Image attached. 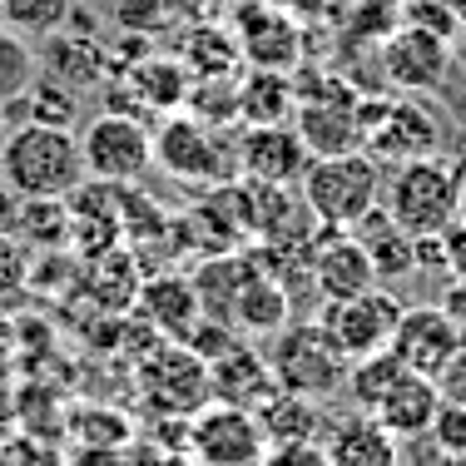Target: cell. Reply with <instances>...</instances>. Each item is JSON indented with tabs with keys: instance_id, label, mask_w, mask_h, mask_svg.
<instances>
[{
	"instance_id": "6da1fadb",
	"label": "cell",
	"mask_w": 466,
	"mask_h": 466,
	"mask_svg": "<svg viewBox=\"0 0 466 466\" xmlns=\"http://www.w3.org/2000/svg\"><path fill=\"white\" fill-rule=\"evenodd\" d=\"M90 179L80 149V129L65 125H35L20 119L0 154V184L15 198H70Z\"/></svg>"
},
{
	"instance_id": "7a4b0ae2",
	"label": "cell",
	"mask_w": 466,
	"mask_h": 466,
	"mask_svg": "<svg viewBox=\"0 0 466 466\" xmlns=\"http://www.w3.org/2000/svg\"><path fill=\"white\" fill-rule=\"evenodd\" d=\"M382 208L412 238H437L447 224L461 218V169L451 159H441V154L397 164V169H387Z\"/></svg>"
},
{
	"instance_id": "3957f363",
	"label": "cell",
	"mask_w": 466,
	"mask_h": 466,
	"mask_svg": "<svg viewBox=\"0 0 466 466\" xmlns=\"http://www.w3.org/2000/svg\"><path fill=\"white\" fill-rule=\"evenodd\" d=\"M154 164L179 184L218 188L238 179V139H224L218 125H204L188 109L154 119Z\"/></svg>"
},
{
	"instance_id": "277c9868",
	"label": "cell",
	"mask_w": 466,
	"mask_h": 466,
	"mask_svg": "<svg viewBox=\"0 0 466 466\" xmlns=\"http://www.w3.org/2000/svg\"><path fill=\"white\" fill-rule=\"evenodd\" d=\"M382 184H387L382 164L368 149H348V154L313 159L298 188H303L308 208L318 214L323 228H352L358 218H368L382 204Z\"/></svg>"
},
{
	"instance_id": "5b68a950",
	"label": "cell",
	"mask_w": 466,
	"mask_h": 466,
	"mask_svg": "<svg viewBox=\"0 0 466 466\" xmlns=\"http://www.w3.org/2000/svg\"><path fill=\"white\" fill-rule=\"evenodd\" d=\"M268 368L279 392H298L313 397V402L342 397V382H348V358L332 352V342L318 332V323H288L268 348Z\"/></svg>"
},
{
	"instance_id": "8992f818",
	"label": "cell",
	"mask_w": 466,
	"mask_h": 466,
	"mask_svg": "<svg viewBox=\"0 0 466 466\" xmlns=\"http://www.w3.org/2000/svg\"><path fill=\"white\" fill-rule=\"evenodd\" d=\"M80 149H85L90 179L125 188L154 169V119L99 109L90 125H80Z\"/></svg>"
},
{
	"instance_id": "52a82bcc",
	"label": "cell",
	"mask_w": 466,
	"mask_h": 466,
	"mask_svg": "<svg viewBox=\"0 0 466 466\" xmlns=\"http://www.w3.org/2000/svg\"><path fill=\"white\" fill-rule=\"evenodd\" d=\"M313 323L332 342V352H342L352 362V358L392 348V332L402 323V298L392 288H372V293H358V298H332V303L318 308Z\"/></svg>"
},
{
	"instance_id": "ba28073f",
	"label": "cell",
	"mask_w": 466,
	"mask_h": 466,
	"mask_svg": "<svg viewBox=\"0 0 466 466\" xmlns=\"http://www.w3.org/2000/svg\"><path fill=\"white\" fill-rule=\"evenodd\" d=\"M184 451L198 466H258L268 451V437H263L258 412L208 402L184 421Z\"/></svg>"
},
{
	"instance_id": "9c48e42d",
	"label": "cell",
	"mask_w": 466,
	"mask_h": 466,
	"mask_svg": "<svg viewBox=\"0 0 466 466\" xmlns=\"http://www.w3.org/2000/svg\"><path fill=\"white\" fill-rule=\"evenodd\" d=\"M139 392L154 412L164 417H194L198 407L214 402V387H208V362L198 352H188L184 342H154L149 358L139 362Z\"/></svg>"
},
{
	"instance_id": "30bf717a",
	"label": "cell",
	"mask_w": 466,
	"mask_h": 466,
	"mask_svg": "<svg viewBox=\"0 0 466 466\" xmlns=\"http://www.w3.org/2000/svg\"><path fill=\"white\" fill-rule=\"evenodd\" d=\"M377 70L392 85V95H437L457 70V50L447 35H431L421 25H397L377 46Z\"/></svg>"
},
{
	"instance_id": "8fae6325",
	"label": "cell",
	"mask_w": 466,
	"mask_h": 466,
	"mask_svg": "<svg viewBox=\"0 0 466 466\" xmlns=\"http://www.w3.org/2000/svg\"><path fill=\"white\" fill-rule=\"evenodd\" d=\"M441 144H447V119L421 95H392L382 119H377L372 135H368V154L382 169H397V164L441 154Z\"/></svg>"
},
{
	"instance_id": "7c38bea8",
	"label": "cell",
	"mask_w": 466,
	"mask_h": 466,
	"mask_svg": "<svg viewBox=\"0 0 466 466\" xmlns=\"http://www.w3.org/2000/svg\"><path fill=\"white\" fill-rule=\"evenodd\" d=\"M228 30L238 35L248 70H298L303 60V20H293L273 0H238L228 15Z\"/></svg>"
},
{
	"instance_id": "4fadbf2b",
	"label": "cell",
	"mask_w": 466,
	"mask_h": 466,
	"mask_svg": "<svg viewBox=\"0 0 466 466\" xmlns=\"http://www.w3.org/2000/svg\"><path fill=\"white\" fill-rule=\"evenodd\" d=\"M308 273H313V288L323 303L332 298H358V293H372V288H382L377 279L368 248L358 243V233L352 228H318L313 238V253H308Z\"/></svg>"
},
{
	"instance_id": "5bb4252c",
	"label": "cell",
	"mask_w": 466,
	"mask_h": 466,
	"mask_svg": "<svg viewBox=\"0 0 466 466\" xmlns=\"http://www.w3.org/2000/svg\"><path fill=\"white\" fill-rule=\"evenodd\" d=\"M308 164H313V154H308L303 135L293 129V119H288V125H243L238 179H248V184H303Z\"/></svg>"
},
{
	"instance_id": "9a60e30c",
	"label": "cell",
	"mask_w": 466,
	"mask_h": 466,
	"mask_svg": "<svg viewBox=\"0 0 466 466\" xmlns=\"http://www.w3.org/2000/svg\"><path fill=\"white\" fill-rule=\"evenodd\" d=\"M461 328L447 318L441 303H412L402 308V323L392 332V352L402 358L407 372H421V377H441L451 358L461 348Z\"/></svg>"
},
{
	"instance_id": "2e32d148",
	"label": "cell",
	"mask_w": 466,
	"mask_h": 466,
	"mask_svg": "<svg viewBox=\"0 0 466 466\" xmlns=\"http://www.w3.org/2000/svg\"><path fill=\"white\" fill-rule=\"evenodd\" d=\"M208 387H214V402L248 407V412H258V407L279 392L273 368H268V352H258L248 338L233 342L218 362H208Z\"/></svg>"
},
{
	"instance_id": "e0dca14e",
	"label": "cell",
	"mask_w": 466,
	"mask_h": 466,
	"mask_svg": "<svg viewBox=\"0 0 466 466\" xmlns=\"http://www.w3.org/2000/svg\"><path fill=\"white\" fill-rule=\"evenodd\" d=\"M135 308L144 323L154 328V338H169V342H184L188 328L204 318L194 279H184V273H154V279H144Z\"/></svg>"
},
{
	"instance_id": "ac0fdd59",
	"label": "cell",
	"mask_w": 466,
	"mask_h": 466,
	"mask_svg": "<svg viewBox=\"0 0 466 466\" xmlns=\"http://www.w3.org/2000/svg\"><path fill=\"white\" fill-rule=\"evenodd\" d=\"M323 441H328L332 466H402V441H397L372 412L332 417Z\"/></svg>"
},
{
	"instance_id": "d6986e66",
	"label": "cell",
	"mask_w": 466,
	"mask_h": 466,
	"mask_svg": "<svg viewBox=\"0 0 466 466\" xmlns=\"http://www.w3.org/2000/svg\"><path fill=\"white\" fill-rule=\"evenodd\" d=\"M437 407H441V387L437 377H421V372H402L392 382V392L377 402V421L392 431L397 441H421L437 421Z\"/></svg>"
},
{
	"instance_id": "ffe728a7",
	"label": "cell",
	"mask_w": 466,
	"mask_h": 466,
	"mask_svg": "<svg viewBox=\"0 0 466 466\" xmlns=\"http://www.w3.org/2000/svg\"><path fill=\"white\" fill-rule=\"evenodd\" d=\"M352 233H358V243L368 248V258H372L382 288H392V283H402V279H412V273H417V238L397 224L382 204H377L368 218H358Z\"/></svg>"
},
{
	"instance_id": "44dd1931",
	"label": "cell",
	"mask_w": 466,
	"mask_h": 466,
	"mask_svg": "<svg viewBox=\"0 0 466 466\" xmlns=\"http://www.w3.org/2000/svg\"><path fill=\"white\" fill-rule=\"evenodd\" d=\"M288 323H293V298H288V288L279 279H268V273L258 268L248 283H243L228 328L238 332V338H248V342H263V338L273 342Z\"/></svg>"
},
{
	"instance_id": "7402d4cb",
	"label": "cell",
	"mask_w": 466,
	"mask_h": 466,
	"mask_svg": "<svg viewBox=\"0 0 466 466\" xmlns=\"http://www.w3.org/2000/svg\"><path fill=\"white\" fill-rule=\"evenodd\" d=\"M258 273V263H253L248 248H233V253H208L204 263H198L188 279H194V293H198V308H204V318H218V323H228L233 318V303H238L243 283Z\"/></svg>"
},
{
	"instance_id": "603a6c76",
	"label": "cell",
	"mask_w": 466,
	"mask_h": 466,
	"mask_svg": "<svg viewBox=\"0 0 466 466\" xmlns=\"http://www.w3.org/2000/svg\"><path fill=\"white\" fill-rule=\"evenodd\" d=\"M129 90H135L144 99V109H149L154 119L174 115V109L188 105V90H194V75H188V65L179 60V55H144L139 65H129L125 70Z\"/></svg>"
},
{
	"instance_id": "cb8c5ba5",
	"label": "cell",
	"mask_w": 466,
	"mask_h": 466,
	"mask_svg": "<svg viewBox=\"0 0 466 466\" xmlns=\"http://www.w3.org/2000/svg\"><path fill=\"white\" fill-rule=\"evenodd\" d=\"M298 109V80L288 70L238 75V129L243 125H288Z\"/></svg>"
},
{
	"instance_id": "d4e9b609",
	"label": "cell",
	"mask_w": 466,
	"mask_h": 466,
	"mask_svg": "<svg viewBox=\"0 0 466 466\" xmlns=\"http://www.w3.org/2000/svg\"><path fill=\"white\" fill-rule=\"evenodd\" d=\"M258 421L268 441H323L332 427L328 402H313V397H298V392H273L258 407Z\"/></svg>"
},
{
	"instance_id": "484cf974",
	"label": "cell",
	"mask_w": 466,
	"mask_h": 466,
	"mask_svg": "<svg viewBox=\"0 0 466 466\" xmlns=\"http://www.w3.org/2000/svg\"><path fill=\"white\" fill-rule=\"evenodd\" d=\"M70 198H20L15 208V238L25 243L30 253H55V248H70Z\"/></svg>"
},
{
	"instance_id": "4316f807",
	"label": "cell",
	"mask_w": 466,
	"mask_h": 466,
	"mask_svg": "<svg viewBox=\"0 0 466 466\" xmlns=\"http://www.w3.org/2000/svg\"><path fill=\"white\" fill-rule=\"evenodd\" d=\"M179 60L188 65L194 80H224V75H233L243 65V50L228 25H194L179 46Z\"/></svg>"
},
{
	"instance_id": "83f0119b",
	"label": "cell",
	"mask_w": 466,
	"mask_h": 466,
	"mask_svg": "<svg viewBox=\"0 0 466 466\" xmlns=\"http://www.w3.org/2000/svg\"><path fill=\"white\" fill-rule=\"evenodd\" d=\"M40 70L65 80V85H75V90H85L90 80H109L105 50L90 46L85 35H70V30H55L50 35V50L40 55Z\"/></svg>"
},
{
	"instance_id": "f1b7e54d",
	"label": "cell",
	"mask_w": 466,
	"mask_h": 466,
	"mask_svg": "<svg viewBox=\"0 0 466 466\" xmlns=\"http://www.w3.org/2000/svg\"><path fill=\"white\" fill-rule=\"evenodd\" d=\"M402 372L407 368H402V358H397L392 348L368 352V358H352L348 362V382H342V397L352 402V412H377V402L392 392V382Z\"/></svg>"
},
{
	"instance_id": "f546056e",
	"label": "cell",
	"mask_w": 466,
	"mask_h": 466,
	"mask_svg": "<svg viewBox=\"0 0 466 466\" xmlns=\"http://www.w3.org/2000/svg\"><path fill=\"white\" fill-rule=\"evenodd\" d=\"M20 109H25V119H35V125H65V129H80L85 125L80 90L65 85V80H55V75H46V70H40V80L25 90Z\"/></svg>"
},
{
	"instance_id": "4dcf8cb0",
	"label": "cell",
	"mask_w": 466,
	"mask_h": 466,
	"mask_svg": "<svg viewBox=\"0 0 466 466\" xmlns=\"http://www.w3.org/2000/svg\"><path fill=\"white\" fill-rule=\"evenodd\" d=\"M40 80V50L30 35L0 25V99L5 105H20L25 90Z\"/></svg>"
},
{
	"instance_id": "1f68e13d",
	"label": "cell",
	"mask_w": 466,
	"mask_h": 466,
	"mask_svg": "<svg viewBox=\"0 0 466 466\" xmlns=\"http://www.w3.org/2000/svg\"><path fill=\"white\" fill-rule=\"evenodd\" d=\"M75 0H0V20H5L10 30H20V35H55V30H65V20H70Z\"/></svg>"
},
{
	"instance_id": "d6a6232c",
	"label": "cell",
	"mask_w": 466,
	"mask_h": 466,
	"mask_svg": "<svg viewBox=\"0 0 466 466\" xmlns=\"http://www.w3.org/2000/svg\"><path fill=\"white\" fill-rule=\"evenodd\" d=\"M188 115H198L204 125H238V75H224V80H194L188 90Z\"/></svg>"
},
{
	"instance_id": "836d02e7",
	"label": "cell",
	"mask_w": 466,
	"mask_h": 466,
	"mask_svg": "<svg viewBox=\"0 0 466 466\" xmlns=\"http://www.w3.org/2000/svg\"><path fill=\"white\" fill-rule=\"evenodd\" d=\"M70 431H80V437H90V447H125L129 441V417L115 412V407H90V417L85 412H70Z\"/></svg>"
},
{
	"instance_id": "e575fe53",
	"label": "cell",
	"mask_w": 466,
	"mask_h": 466,
	"mask_svg": "<svg viewBox=\"0 0 466 466\" xmlns=\"http://www.w3.org/2000/svg\"><path fill=\"white\" fill-rule=\"evenodd\" d=\"M30 263H35V253L15 233H0V308L30 288Z\"/></svg>"
},
{
	"instance_id": "d590c367",
	"label": "cell",
	"mask_w": 466,
	"mask_h": 466,
	"mask_svg": "<svg viewBox=\"0 0 466 466\" xmlns=\"http://www.w3.org/2000/svg\"><path fill=\"white\" fill-rule=\"evenodd\" d=\"M427 441H431V447H441L447 457L466 461V402H447V397H441L437 421H431Z\"/></svg>"
},
{
	"instance_id": "8d00e7d4",
	"label": "cell",
	"mask_w": 466,
	"mask_h": 466,
	"mask_svg": "<svg viewBox=\"0 0 466 466\" xmlns=\"http://www.w3.org/2000/svg\"><path fill=\"white\" fill-rule=\"evenodd\" d=\"M258 466H332L328 441H268Z\"/></svg>"
},
{
	"instance_id": "74e56055",
	"label": "cell",
	"mask_w": 466,
	"mask_h": 466,
	"mask_svg": "<svg viewBox=\"0 0 466 466\" xmlns=\"http://www.w3.org/2000/svg\"><path fill=\"white\" fill-rule=\"evenodd\" d=\"M164 0H119V10H115V20H119V30H135V35H144V30H154L159 25V10Z\"/></svg>"
},
{
	"instance_id": "f35d334b",
	"label": "cell",
	"mask_w": 466,
	"mask_h": 466,
	"mask_svg": "<svg viewBox=\"0 0 466 466\" xmlns=\"http://www.w3.org/2000/svg\"><path fill=\"white\" fill-rule=\"evenodd\" d=\"M441 253H447V279H466V218L441 228Z\"/></svg>"
},
{
	"instance_id": "ab89813d",
	"label": "cell",
	"mask_w": 466,
	"mask_h": 466,
	"mask_svg": "<svg viewBox=\"0 0 466 466\" xmlns=\"http://www.w3.org/2000/svg\"><path fill=\"white\" fill-rule=\"evenodd\" d=\"M0 466H55V451L20 437V441H10V447H0Z\"/></svg>"
},
{
	"instance_id": "60d3db41",
	"label": "cell",
	"mask_w": 466,
	"mask_h": 466,
	"mask_svg": "<svg viewBox=\"0 0 466 466\" xmlns=\"http://www.w3.org/2000/svg\"><path fill=\"white\" fill-rule=\"evenodd\" d=\"M437 387H441V397H447V402H466V342L457 348V358L441 368Z\"/></svg>"
},
{
	"instance_id": "b9f144b4",
	"label": "cell",
	"mask_w": 466,
	"mask_h": 466,
	"mask_svg": "<svg viewBox=\"0 0 466 466\" xmlns=\"http://www.w3.org/2000/svg\"><path fill=\"white\" fill-rule=\"evenodd\" d=\"M273 5H283L293 20H303V25H313V20H323L338 10V0H273Z\"/></svg>"
},
{
	"instance_id": "7bdbcfd3",
	"label": "cell",
	"mask_w": 466,
	"mask_h": 466,
	"mask_svg": "<svg viewBox=\"0 0 466 466\" xmlns=\"http://www.w3.org/2000/svg\"><path fill=\"white\" fill-rule=\"evenodd\" d=\"M437 303L447 308V318L461 328V338H466V279H447V293H441Z\"/></svg>"
},
{
	"instance_id": "ee69618b",
	"label": "cell",
	"mask_w": 466,
	"mask_h": 466,
	"mask_svg": "<svg viewBox=\"0 0 466 466\" xmlns=\"http://www.w3.org/2000/svg\"><path fill=\"white\" fill-rule=\"evenodd\" d=\"M15 208H20V198L0 184V233H15Z\"/></svg>"
},
{
	"instance_id": "f6af8a7d",
	"label": "cell",
	"mask_w": 466,
	"mask_h": 466,
	"mask_svg": "<svg viewBox=\"0 0 466 466\" xmlns=\"http://www.w3.org/2000/svg\"><path fill=\"white\" fill-rule=\"evenodd\" d=\"M10 129H15V119H10V105L0 99V154H5V139H10Z\"/></svg>"
},
{
	"instance_id": "bcb514c9",
	"label": "cell",
	"mask_w": 466,
	"mask_h": 466,
	"mask_svg": "<svg viewBox=\"0 0 466 466\" xmlns=\"http://www.w3.org/2000/svg\"><path fill=\"white\" fill-rule=\"evenodd\" d=\"M451 10H457V20H461V30H466V0H451Z\"/></svg>"
},
{
	"instance_id": "7dc6e473",
	"label": "cell",
	"mask_w": 466,
	"mask_h": 466,
	"mask_svg": "<svg viewBox=\"0 0 466 466\" xmlns=\"http://www.w3.org/2000/svg\"><path fill=\"white\" fill-rule=\"evenodd\" d=\"M461 218H466V164H461Z\"/></svg>"
}]
</instances>
